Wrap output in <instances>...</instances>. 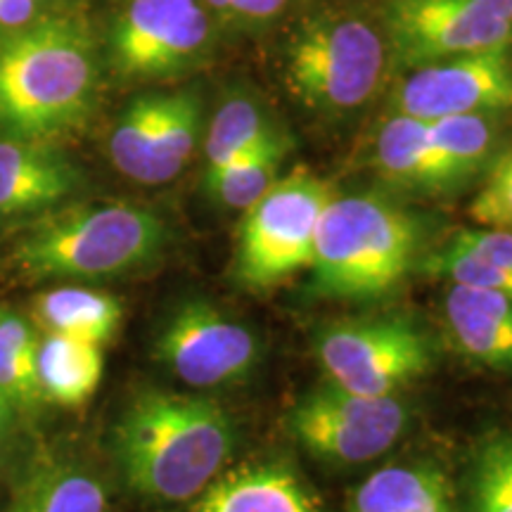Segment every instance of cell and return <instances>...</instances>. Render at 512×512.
<instances>
[{
	"mask_svg": "<svg viewBox=\"0 0 512 512\" xmlns=\"http://www.w3.org/2000/svg\"><path fill=\"white\" fill-rule=\"evenodd\" d=\"M112 448L128 489L150 501L183 503L226 470L235 422L207 396L147 389L121 413Z\"/></svg>",
	"mask_w": 512,
	"mask_h": 512,
	"instance_id": "cell-1",
	"label": "cell"
},
{
	"mask_svg": "<svg viewBox=\"0 0 512 512\" xmlns=\"http://www.w3.org/2000/svg\"><path fill=\"white\" fill-rule=\"evenodd\" d=\"M98 67L91 36L53 15L0 38V131L53 140L91 112Z\"/></svg>",
	"mask_w": 512,
	"mask_h": 512,
	"instance_id": "cell-2",
	"label": "cell"
},
{
	"mask_svg": "<svg viewBox=\"0 0 512 512\" xmlns=\"http://www.w3.org/2000/svg\"><path fill=\"white\" fill-rule=\"evenodd\" d=\"M164 242V223L150 209L128 202L81 204L24 230L8 264L29 283L117 278L155 261Z\"/></svg>",
	"mask_w": 512,
	"mask_h": 512,
	"instance_id": "cell-3",
	"label": "cell"
},
{
	"mask_svg": "<svg viewBox=\"0 0 512 512\" xmlns=\"http://www.w3.org/2000/svg\"><path fill=\"white\" fill-rule=\"evenodd\" d=\"M420 228L408 211L373 195L335 197L320 216L309 271L325 297L373 299L411 273Z\"/></svg>",
	"mask_w": 512,
	"mask_h": 512,
	"instance_id": "cell-4",
	"label": "cell"
},
{
	"mask_svg": "<svg viewBox=\"0 0 512 512\" xmlns=\"http://www.w3.org/2000/svg\"><path fill=\"white\" fill-rule=\"evenodd\" d=\"M335 197V185L309 169L278 178L242 216L235 252L240 283L264 290L309 268L320 216Z\"/></svg>",
	"mask_w": 512,
	"mask_h": 512,
	"instance_id": "cell-5",
	"label": "cell"
},
{
	"mask_svg": "<svg viewBox=\"0 0 512 512\" xmlns=\"http://www.w3.org/2000/svg\"><path fill=\"white\" fill-rule=\"evenodd\" d=\"M384 46L368 22L354 17L316 19L294 36L287 55V83L306 107L349 112L377 91Z\"/></svg>",
	"mask_w": 512,
	"mask_h": 512,
	"instance_id": "cell-6",
	"label": "cell"
},
{
	"mask_svg": "<svg viewBox=\"0 0 512 512\" xmlns=\"http://www.w3.org/2000/svg\"><path fill=\"white\" fill-rule=\"evenodd\" d=\"M316 356L328 384L361 396H396L432 366L427 337L401 318L330 325L320 332Z\"/></svg>",
	"mask_w": 512,
	"mask_h": 512,
	"instance_id": "cell-7",
	"label": "cell"
},
{
	"mask_svg": "<svg viewBox=\"0 0 512 512\" xmlns=\"http://www.w3.org/2000/svg\"><path fill=\"white\" fill-rule=\"evenodd\" d=\"M408 425L396 396H361L325 384L292 408V437L320 460L361 465L387 453Z\"/></svg>",
	"mask_w": 512,
	"mask_h": 512,
	"instance_id": "cell-8",
	"label": "cell"
},
{
	"mask_svg": "<svg viewBox=\"0 0 512 512\" xmlns=\"http://www.w3.org/2000/svg\"><path fill=\"white\" fill-rule=\"evenodd\" d=\"M200 126L202 102L195 91L136 98L110 133L114 169L143 185L174 181L195 152Z\"/></svg>",
	"mask_w": 512,
	"mask_h": 512,
	"instance_id": "cell-9",
	"label": "cell"
},
{
	"mask_svg": "<svg viewBox=\"0 0 512 512\" xmlns=\"http://www.w3.org/2000/svg\"><path fill=\"white\" fill-rule=\"evenodd\" d=\"M389 31L408 64L501 50L512 41V0H394Z\"/></svg>",
	"mask_w": 512,
	"mask_h": 512,
	"instance_id": "cell-10",
	"label": "cell"
},
{
	"mask_svg": "<svg viewBox=\"0 0 512 512\" xmlns=\"http://www.w3.org/2000/svg\"><path fill=\"white\" fill-rule=\"evenodd\" d=\"M259 351V339L247 325L200 299L178 306L155 339L157 361L195 389L245 380L259 361Z\"/></svg>",
	"mask_w": 512,
	"mask_h": 512,
	"instance_id": "cell-11",
	"label": "cell"
},
{
	"mask_svg": "<svg viewBox=\"0 0 512 512\" xmlns=\"http://www.w3.org/2000/svg\"><path fill=\"white\" fill-rule=\"evenodd\" d=\"M209 46V15L200 0H128L110 34L114 69L128 79L183 72Z\"/></svg>",
	"mask_w": 512,
	"mask_h": 512,
	"instance_id": "cell-12",
	"label": "cell"
},
{
	"mask_svg": "<svg viewBox=\"0 0 512 512\" xmlns=\"http://www.w3.org/2000/svg\"><path fill=\"white\" fill-rule=\"evenodd\" d=\"M501 107H512V72L505 48L422 64L396 93L399 114L422 121Z\"/></svg>",
	"mask_w": 512,
	"mask_h": 512,
	"instance_id": "cell-13",
	"label": "cell"
},
{
	"mask_svg": "<svg viewBox=\"0 0 512 512\" xmlns=\"http://www.w3.org/2000/svg\"><path fill=\"white\" fill-rule=\"evenodd\" d=\"M79 183V169L53 140L0 138V219L53 209Z\"/></svg>",
	"mask_w": 512,
	"mask_h": 512,
	"instance_id": "cell-14",
	"label": "cell"
},
{
	"mask_svg": "<svg viewBox=\"0 0 512 512\" xmlns=\"http://www.w3.org/2000/svg\"><path fill=\"white\" fill-rule=\"evenodd\" d=\"M190 512H323V505L290 465L259 460L223 470Z\"/></svg>",
	"mask_w": 512,
	"mask_h": 512,
	"instance_id": "cell-15",
	"label": "cell"
},
{
	"mask_svg": "<svg viewBox=\"0 0 512 512\" xmlns=\"http://www.w3.org/2000/svg\"><path fill=\"white\" fill-rule=\"evenodd\" d=\"M446 323L456 347L482 366L512 368V299L505 294L451 283Z\"/></svg>",
	"mask_w": 512,
	"mask_h": 512,
	"instance_id": "cell-16",
	"label": "cell"
},
{
	"mask_svg": "<svg viewBox=\"0 0 512 512\" xmlns=\"http://www.w3.org/2000/svg\"><path fill=\"white\" fill-rule=\"evenodd\" d=\"M29 318L43 332L105 347L124 320V306L112 294L81 285H60L31 299Z\"/></svg>",
	"mask_w": 512,
	"mask_h": 512,
	"instance_id": "cell-17",
	"label": "cell"
},
{
	"mask_svg": "<svg viewBox=\"0 0 512 512\" xmlns=\"http://www.w3.org/2000/svg\"><path fill=\"white\" fill-rule=\"evenodd\" d=\"M5 512H107V494L76 463L41 458L19 479Z\"/></svg>",
	"mask_w": 512,
	"mask_h": 512,
	"instance_id": "cell-18",
	"label": "cell"
},
{
	"mask_svg": "<svg viewBox=\"0 0 512 512\" xmlns=\"http://www.w3.org/2000/svg\"><path fill=\"white\" fill-rule=\"evenodd\" d=\"M36 370L43 401L76 408L98 392L105 375V354L98 344L43 332Z\"/></svg>",
	"mask_w": 512,
	"mask_h": 512,
	"instance_id": "cell-19",
	"label": "cell"
},
{
	"mask_svg": "<svg viewBox=\"0 0 512 512\" xmlns=\"http://www.w3.org/2000/svg\"><path fill=\"white\" fill-rule=\"evenodd\" d=\"M351 512H453L451 486L432 465H389L358 484Z\"/></svg>",
	"mask_w": 512,
	"mask_h": 512,
	"instance_id": "cell-20",
	"label": "cell"
},
{
	"mask_svg": "<svg viewBox=\"0 0 512 512\" xmlns=\"http://www.w3.org/2000/svg\"><path fill=\"white\" fill-rule=\"evenodd\" d=\"M432 271L456 285L482 287L512 299V233L501 228L463 230L434 259Z\"/></svg>",
	"mask_w": 512,
	"mask_h": 512,
	"instance_id": "cell-21",
	"label": "cell"
},
{
	"mask_svg": "<svg viewBox=\"0 0 512 512\" xmlns=\"http://www.w3.org/2000/svg\"><path fill=\"white\" fill-rule=\"evenodd\" d=\"M375 162L389 181L403 185L437 188L451 183L432 145L430 121L406 117V114H396L380 128Z\"/></svg>",
	"mask_w": 512,
	"mask_h": 512,
	"instance_id": "cell-22",
	"label": "cell"
},
{
	"mask_svg": "<svg viewBox=\"0 0 512 512\" xmlns=\"http://www.w3.org/2000/svg\"><path fill=\"white\" fill-rule=\"evenodd\" d=\"M287 152L285 138L278 131H273L266 140L247 150L233 162L221 166V169L204 174V185L209 195L223 207L242 209L259 200L271 185L278 181L280 164Z\"/></svg>",
	"mask_w": 512,
	"mask_h": 512,
	"instance_id": "cell-23",
	"label": "cell"
},
{
	"mask_svg": "<svg viewBox=\"0 0 512 512\" xmlns=\"http://www.w3.org/2000/svg\"><path fill=\"white\" fill-rule=\"evenodd\" d=\"M38 342L34 320L0 304V392L17 411H29L43 401L36 370Z\"/></svg>",
	"mask_w": 512,
	"mask_h": 512,
	"instance_id": "cell-24",
	"label": "cell"
},
{
	"mask_svg": "<svg viewBox=\"0 0 512 512\" xmlns=\"http://www.w3.org/2000/svg\"><path fill=\"white\" fill-rule=\"evenodd\" d=\"M273 133V128L264 119L259 107L247 98H230L223 102L211 121L207 140H204V159H207V171L221 169L259 145Z\"/></svg>",
	"mask_w": 512,
	"mask_h": 512,
	"instance_id": "cell-25",
	"label": "cell"
},
{
	"mask_svg": "<svg viewBox=\"0 0 512 512\" xmlns=\"http://www.w3.org/2000/svg\"><path fill=\"white\" fill-rule=\"evenodd\" d=\"M430 136L451 183L472 174L494 143V131L482 114H453L434 119L430 121Z\"/></svg>",
	"mask_w": 512,
	"mask_h": 512,
	"instance_id": "cell-26",
	"label": "cell"
},
{
	"mask_svg": "<svg viewBox=\"0 0 512 512\" xmlns=\"http://www.w3.org/2000/svg\"><path fill=\"white\" fill-rule=\"evenodd\" d=\"M467 512H512V434L479 444L470 470Z\"/></svg>",
	"mask_w": 512,
	"mask_h": 512,
	"instance_id": "cell-27",
	"label": "cell"
},
{
	"mask_svg": "<svg viewBox=\"0 0 512 512\" xmlns=\"http://www.w3.org/2000/svg\"><path fill=\"white\" fill-rule=\"evenodd\" d=\"M470 216L484 228L512 233V152L505 155L470 204Z\"/></svg>",
	"mask_w": 512,
	"mask_h": 512,
	"instance_id": "cell-28",
	"label": "cell"
},
{
	"mask_svg": "<svg viewBox=\"0 0 512 512\" xmlns=\"http://www.w3.org/2000/svg\"><path fill=\"white\" fill-rule=\"evenodd\" d=\"M57 0H0V38L57 15Z\"/></svg>",
	"mask_w": 512,
	"mask_h": 512,
	"instance_id": "cell-29",
	"label": "cell"
},
{
	"mask_svg": "<svg viewBox=\"0 0 512 512\" xmlns=\"http://www.w3.org/2000/svg\"><path fill=\"white\" fill-rule=\"evenodd\" d=\"M287 0H230V17L247 19V22H264L278 15Z\"/></svg>",
	"mask_w": 512,
	"mask_h": 512,
	"instance_id": "cell-30",
	"label": "cell"
},
{
	"mask_svg": "<svg viewBox=\"0 0 512 512\" xmlns=\"http://www.w3.org/2000/svg\"><path fill=\"white\" fill-rule=\"evenodd\" d=\"M17 408L12 406V401L0 392V444H3L5 439L10 437L12 427H15V420H17Z\"/></svg>",
	"mask_w": 512,
	"mask_h": 512,
	"instance_id": "cell-31",
	"label": "cell"
},
{
	"mask_svg": "<svg viewBox=\"0 0 512 512\" xmlns=\"http://www.w3.org/2000/svg\"><path fill=\"white\" fill-rule=\"evenodd\" d=\"M204 3H207L209 8H214L216 12H221V15H228L230 10V0H204Z\"/></svg>",
	"mask_w": 512,
	"mask_h": 512,
	"instance_id": "cell-32",
	"label": "cell"
}]
</instances>
